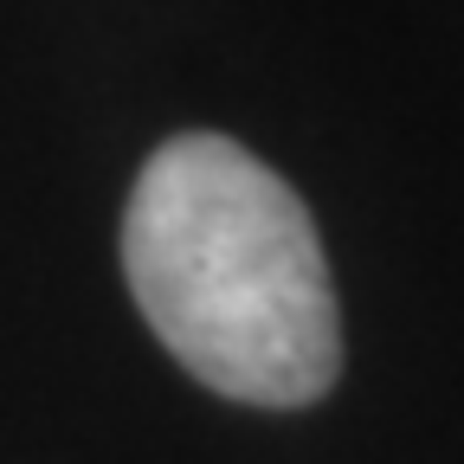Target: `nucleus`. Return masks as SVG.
<instances>
[{"label":"nucleus","mask_w":464,"mask_h":464,"mask_svg":"<svg viewBox=\"0 0 464 464\" xmlns=\"http://www.w3.org/2000/svg\"><path fill=\"white\" fill-rule=\"evenodd\" d=\"M123 277L200 387L290 413L335 387L342 316L304 194L213 130L168 136L130 188Z\"/></svg>","instance_id":"f257e3e1"}]
</instances>
